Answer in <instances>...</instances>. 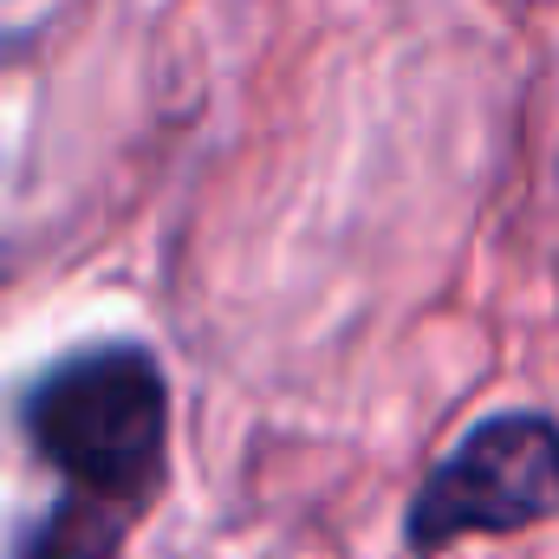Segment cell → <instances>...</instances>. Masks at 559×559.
<instances>
[{
  "instance_id": "7a4b0ae2",
  "label": "cell",
  "mask_w": 559,
  "mask_h": 559,
  "mask_svg": "<svg viewBox=\"0 0 559 559\" xmlns=\"http://www.w3.org/2000/svg\"><path fill=\"white\" fill-rule=\"evenodd\" d=\"M540 521H559V423L547 411H495L417 481L404 540L417 559H436L468 534H521Z\"/></svg>"
},
{
  "instance_id": "6da1fadb",
  "label": "cell",
  "mask_w": 559,
  "mask_h": 559,
  "mask_svg": "<svg viewBox=\"0 0 559 559\" xmlns=\"http://www.w3.org/2000/svg\"><path fill=\"white\" fill-rule=\"evenodd\" d=\"M20 436L66 481V508L131 534L169 488V378L138 338L79 345L26 384Z\"/></svg>"
}]
</instances>
